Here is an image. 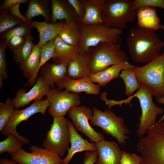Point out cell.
<instances>
[{
    "instance_id": "cell-28",
    "label": "cell",
    "mask_w": 164,
    "mask_h": 164,
    "mask_svg": "<svg viewBox=\"0 0 164 164\" xmlns=\"http://www.w3.org/2000/svg\"><path fill=\"white\" fill-rule=\"evenodd\" d=\"M58 36L67 43L80 47L81 43L80 23L77 21L67 22L64 21Z\"/></svg>"
},
{
    "instance_id": "cell-15",
    "label": "cell",
    "mask_w": 164,
    "mask_h": 164,
    "mask_svg": "<svg viewBox=\"0 0 164 164\" xmlns=\"http://www.w3.org/2000/svg\"><path fill=\"white\" fill-rule=\"evenodd\" d=\"M55 85L60 89L65 88L69 92L77 94L84 92L87 94L95 95L100 93V86L94 84L88 77L72 79L67 76Z\"/></svg>"
},
{
    "instance_id": "cell-27",
    "label": "cell",
    "mask_w": 164,
    "mask_h": 164,
    "mask_svg": "<svg viewBox=\"0 0 164 164\" xmlns=\"http://www.w3.org/2000/svg\"><path fill=\"white\" fill-rule=\"evenodd\" d=\"M51 1L48 0H31L28 4L27 9L23 15L28 22L36 16H43L45 21L51 23Z\"/></svg>"
},
{
    "instance_id": "cell-43",
    "label": "cell",
    "mask_w": 164,
    "mask_h": 164,
    "mask_svg": "<svg viewBox=\"0 0 164 164\" xmlns=\"http://www.w3.org/2000/svg\"><path fill=\"white\" fill-rule=\"evenodd\" d=\"M21 3H19L15 4L8 9L7 10L14 15L22 20L24 22H27L26 19L21 13L19 10V7Z\"/></svg>"
},
{
    "instance_id": "cell-32",
    "label": "cell",
    "mask_w": 164,
    "mask_h": 164,
    "mask_svg": "<svg viewBox=\"0 0 164 164\" xmlns=\"http://www.w3.org/2000/svg\"><path fill=\"white\" fill-rule=\"evenodd\" d=\"M0 12V34L24 22L7 10Z\"/></svg>"
},
{
    "instance_id": "cell-31",
    "label": "cell",
    "mask_w": 164,
    "mask_h": 164,
    "mask_svg": "<svg viewBox=\"0 0 164 164\" xmlns=\"http://www.w3.org/2000/svg\"><path fill=\"white\" fill-rule=\"evenodd\" d=\"M32 28L29 22H24L0 34L2 40L6 42L14 37H26L31 34Z\"/></svg>"
},
{
    "instance_id": "cell-16",
    "label": "cell",
    "mask_w": 164,
    "mask_h": 164,
    "mask_svg": "<svg viewBox=\"0 0 164 164\" xmlns=\"http://www.w3.org/2000/svg\"><path fill=\"white\" fill-rule=\"evenodd\" d=\"M98 156L95 164H120L122 151L115 142L102 140L96 143Z\"/></svg>"
},
{
    "instance_id": "cell-1",
    "label": "cell",
    "mask_w": 164,
    "mask_h": 164,
    "mask_svg": "<svg viewBox=\"0 0 164 164\" xmlns=\"http://www.w3.org/2000/svg\"><path fill=\"white\" fill-rule=\"evenodd\" d=\"M126 44L132 60L146 64L158 57L164 46V42L155 32L138 26L130 29Z\"/></svg>"
},
{
    "instance_id": "cell-40",
    "label": "cell",
    "mask_w": 164,
    "mask_h": 164,
    "mask_svg": "<svg viewBox=\"0 0 164 164\" xmlns=\"http://www.w3.org/2000/svg\"><path fill=\"white\" fill-rule=\"evenodd\" d=\"M25 37L17 36L11 38L8 41L4 42L13 52L19 48L23 43Z\"/></svg>"
},
{
    "instance_id": "cell-23",
    "label": "cell",
    "mask_w": 164,
    "mask_h": 164,
    "mask_svg": "<svg viewBox=\"0 0 164 164\" xmlns=\"http://www.w3.org/2000/svg\"><path fill=\"white\" fill-rule=\"evenodd\" d=\"M136 12L138 27L154 32L160 29V20L155 8L143 6L137 9Z\"/></svg>"
},
{
    "instance_id": "cell-9",
    "label": "cell",
    "mask_w": 164,
    "mask_h": 164,
    "mask_svg": "<svg viewBox=\"0 0 164 164\" xmlns=\"http://www.w3.org/2000/svg\"><path fill=\"white\" fill-rule=\"evenodd\" d=\"M67 119L64 117H53L50 129L47 132L43 147L60 157L63 156L70 144Z\"/></svg>"
},
{
    "instance_id": "cell-19",
    "label": "cell",
    "mask_w": 164,
    "mask_h": 164,
    "mask_svg": "<svg viewBox=\"0 0 164 164\" xmlns=\"http://www.w3.org/2000/svg\"><path fill=\"white\" fill-rule=\"evenodd\" d=\"M91 70L89 56L87 52L80 51L69 63L67 76L72 79L88 77Z\"/></svg>"
},
{
    "instance_id": "cell-46",
    "label": "cell",
    "mask_w": 164,
    "mask_h": 164,
    "mask_svg": "<svg viewBox=\"0 0 164 164\" xmlns=\"http://www.w3.org/2000/svg\"><path fill=\"white\" fill-rule=\"evenodd\" d=\"M160 29L164 31V25L161 24L160 25Z\"/></svg>"
},
{
    "instance_id": "cell-8",
    "label": "cell",
    "mask_w": 164,
    "mask_h": 164,
    "mask_svg": "<svg viewBox=\"0 0 164 164\" xmlns=\"http://www.w3.org/2000/svg\"><path fill=\"white\" fill-rule=\"evenodd\" d=\"M80 51L87 52L90 47L102 42L117 43L122 32V30L111 28L104 24L84 25L80 23Z\"/></svg>"
},
{
    "instance_id": "cell-38",
    "label": "cell",
    "mask_w": 164,
    "mask_h": 164,
    "mask_svg": "<svg viewBox=\"0 0 164 164\" xmlns=\"http://www.w3.org/2000/svg\"><path fill=\"white\" fill-rule=\"evenodd\" d=\"M140 155L134 153L127 152L122 150L120 164H142Z\"/></svg>"
},
{
    "instance_id": "cell-26",
    "label": "cell",
    "mask_w": 164,
    "mask_h": 164,
    "mask_svg": "<svg viewBox=\"0 0 164 164\" xmlns=\"http://www.w3.org/2000/svg\"><path fill=\"white\" fill-rule=\"evenodd\" d=\"M64 21L55 23L44 22L32 21L30 22L32 27L37 29L39 34V40L37 44L42 47L46 42L55 38L62 27Z\"/></svg>"
},
{
    "instance_id": "cell-36",
    "label": "cell",
    "mask_w": 164,
    "mask_h": 164,
    "mask_svg": "<svg viewBox=\"0 0 164 164\" xmlns=\"http://www.w3.org/2000/svg\"><path fill=\"white\" fill-rule=\"evenodd\" d=\"M5 43L0 42V79L3 80L8 78L7 65L5 57V50L6 47Z\"/></svg>"
},
{
    "instance_id": "cell-6",
    "label": "cell",
    "mask_w": 164,
    "mask_h": 164,
    "mask_svg": "<svg viewBox=\"0 0 164 164\" xmlns=\"http://www.w3.org/2000/svg\"><path fill=\"white\" fill-rule=\"evenodd\" d=\"M136 17L132 1L105 0L103 20V24L106 26L122 30Z\"/></svg>"
},
{
    "instance_id": "cell-44",
    "label": "cell",
    "mask_w": 164,
    "mask_h": 164,
    "mask_svg": "<svg viewBox=\"0 0 164 164\" xmlns=\"http://www.w3.org/2000/svg\"><path fill=\"white\" fill-rule=\"evenodd\" d=\"M0 164H18L17 162L12 159L9 160L6 158H1L0 160Z\"/></svg>"
},
{
    "instance_id": "cell-13",
    "label": "cell",
    "mask_w": 164,
    "mask_h": 164,
    "mask_svg": "<svg viewBox=\"0 0 164 164\" xmlns=\"http://www.w3.org/2000/svg\"><path fill=\"white\" fill-rule=\"evenodd\" d=\"M68 113L75 129L82 132L92 142L96 143L104 140L103 134L95 131L90 125L92 109L84 106H76L71 108Z\"/></svg>"
},
{
    "instance_id": "cell-4",
    "label": "cell",
    "mask_w": 164,
    "mask_h": 164,
    "mask_svg": "<svg viewBox=\"0 0 164 164\" xmlns=\"http://www.w3.org/2000/svg\"><path fill=\"white\" fill-rule=\"evenodd\" d=\"M122 39L117 43H100L89 48L87 53L91 74L101 72L113 65L127 61L126 53L121 49Z\"/></svg>"
},
{
    "instance_id": "cell-30",
    "label": "cell",
    "mask_w": 164,
    "mask_h": 164,
    "mask_svg": "<svg viewBox=\"0 0 164 164\" xmlns=\"http://www.w3.org/2000/svg\"><path fill=\"white\" fill-rule=\"evenodd\" d=\"M33 41V38L31 34L25 37V41L22 45L12 52L13 58L15 63L20 65L28 57L34 45Z\"/></svg>"
},
{
    "instance_id": "cell-41",
    "label": "cell",
    "mask_w": 164,
    "mask_h": 164,
    "mask_svg": "<svg viewBox=\"0 0 164 164\" xmlns=\"http://www.w3.org/2000/svg\"><path fill=\"white\" fill-rule=\"evenodd\" d=\"M98 156L97 150L87 151L84 155L83 164H94L95 163Z\"/></svg>"
},
{
    "instance_id": "cell-29",
    "label": "cell",
    "mask_w": 164,
    "mask_h": 164,
    "mask_svg": "<svg viewBox=\"0 0 164 164\" xmlns=\"http://www.w3.org/2000/svg\"><path fill=\"white\" fill-rule=\"evenodd\" d=\"M133 69L128 68L123 70L119 75L125 84V94L128 97L132 95L135 91L138 90L141 87L136 77Z\"/></svg>"
},
{
    "instance_id": "cell-42",
    "label": "cell",
    "mask_w": 164,
    "mask_h": 164,
    "mask_svg": "<svg viewBox=\"0 0 164 164\" xmlns=\"http://www.w3.org/2000/svg\"><path fill=\"white\" fill-rule=\"evenodd\" d=\"M29 0H4L0 6V11L7 10L12 6L19 3L28 4Z\"/></svg>"
},
{
    "instance_id": "cell-14",
    "label": "cell",
    "mask_w": 164,
    "mask_h": 164,
    "mask_svg": "<svg viewBox=\"0 0 164 164\" xmlns=\"http://www.w3.org/2000/svg\"><path fill=\"white\" fill-rule=\"evenodd\" d=\"M50 88L45 83L42 76L38 77L36 83L29 91L26 92L23 88L17 91L15 97L12 99L15 109L23 107L32 101L42 99Z\"/></svg>"
},
{
    "instance_id": "cell-18",
    "label": "cell",
    "mask_w": 164,
    "mask_h": 164,
    "mask_svg": "<svg viewBox=\"0 0 164 164\" xmlns=\"http://www.w3.org/2000/svg\"><path fill=\"white\" fill-rule=\"evenodd\" d=\"M42 47L34 45L32 51L28 57L20 65V68L23 76L28 79L25 84L26 87L34 85L38 73Z\"/></svg>"
},
{
    "instance_id": "cell-45",
    "label": "cell",
    "mask_w": 164,
    "mask_h": 164,
    "mask_svg": "<svg viewBox=\"0 0 164 164\" xmlns=\"http://www.w3.org/2000/svg\"><path fill=\"white\" fill-rule=\"evenodd\" d=\"M157 102L159 104H164V97H159L156 98ZM164 120V113L162 116L158 121H161Z\"/></svg>"
},
{
    "instance_id": "cell-37",
    "label": "cell",
    "mask_w": 164,
    "mask_h": 164,
    "mask_svg": "<svg viewBox=\"0 0 164 164\" xmlns=\"http://www.w3.org/2000/svg\"><path fill=\"white\" fill-rule=\"evenodd\" d=\"M132 2L136 10L143 6L159 7L164 9V0H134Z\"/></svg>"
},
{
    "instance_id": "cell-5",
    "label": "cell",
    "mask_w": 164,
    "mask_h": 164,
    "mask_svg": "<svg viewBox=\"0 0 164 164\" xmlns=\"http://www.w3.org/2000/svg\"><path fill=\"white\" fill-rule=\"evenodd\" d=\"M141 86H145L156 98L164 97V50L158 57L145 65L133 69Z\"/></svg>"
},
{
    "instance_id": "cell-20",
    "label": "cell",
    "mask_w": 164,
    "mask_h": 164,
    "mask_svg": "<svg viewBox=\"0 0 164 164\" xmlns=\"http://www.w3.org/2000/svg\"><path fill=\"white\" fill-rule=\"evenodd\" d=\"M51 23H56L58 20L65 19L67 22L80 20L72 6L68 0H51Z\"/></svg>"
},
{
    "instance_id": "cell-17",
    "label": "cell",
    "mask_w": 164,
    "mask_h": 164,
    "mask_svg": "<svg viewBox=\"0 0 164 164\" xmlns=\"http://www.w3.org/2000/svg\"><path fill=\"white\" fill-rule=\"evenodd\" d=\"M68 127L70 134L71 146L67 150V155L62 159V164H69L74 155L77 152L97 150L96 143L90 142L81 137L70 121H68Z\"/></svg>"
},
{
    "instance_id": "cell-21",
    "label": "cell",
    "mask_w": 164,
    "mask_h": 164,
    "mask_svg": "<svg viewBox=\"0 0 164 164\" xmlns=\"http://www.w3.org/2000/svg\"><path fill=\"white\" fill-rule=\"evenodd\" d=\"M68 63L56 64L47 62L42 67L41 75L46 84L50 88L63 79L67 76Z\"/></svg>"
},
{
    "instance_id": "cell-11",
    "label": "cell",
    "mask_w": 164,
    "mask_h": 164,
    "mask_svg": "<svg viewBox=\"0 0 164 164\" xmlns=\"http://www.w3.org/2000/svg\"><path fill=\"white\" fill-rule=\"evenodd\" d=\"M46 96L50 104L48 112L53 117H64L71 108L81 103L77 94L70 93L55 87L50 88Z\"/></svg>"
},
{
    "instance_id": "cell-39",
    "label": "cell",
    "mask_w": 164,
    "mask_h": 164,
    "mask_svg": "<svg viewBox=\"0 0 164 164\" xmlns=\"http://www.w3.org/2000/svg\"><path fill=\"white\" fill-rule=\"evenodd\" d=\"M72 6L79 18L80 23L83 19L85 14V9L80 0H68Z\"/></svg>"
},
{
    "instance_id": "cell-12",
    "label": "cell",
    "mask_w": 164,
    "mask_h": 164,
    "mask_svg": "<svg viewBox=\"0 0 164 164\" xmlns=\"http://www.w3.org/2000/svg\"><path fill=\"white\" fill-rule=\"evenodd\" d=\"M31 152L21 149L11 153L12 159L19 164H62V159L58 154L46 149L32 145Z\"/></svg>"
},
{
    "instance_id": "cell-10",
    "label": "cell",
    "mask_w": 164,
    "mask_h": 164,
    "mask_svg": "<svg viewBox=\"0 0 164 164\" xmlns=\"http://www.w3.org/2000/svg\"><path fill=\"white\" fill-rule=\"evenodd\" d=\"M50 103L47 100L43 99L36 100L26 108L19 110L15 109L9 120L1 131L4 136H7L10 133H12L19 138L23 143L28 144L30 142L27 138L20 135L17 132V125L23 121H26L33 115L38 113L44 115Z\"/></svg>"
},
{
    "instance_id": "cell-3",
    "label": "cell",
    "mask_w": 164,
    "mask_h": 164,
    "mask_svg": "<svg viewBox=\"0 0 164 164\" xmlns=\"http://www.w3.org/2000/svg\"><path fill=\"white\" fill-rule=\"evenodd\" d=\"M153 96L152 92L148 87L141 85L136 93L127 98L119 101L110 100L109 104L111 107L117 105L121 106L123 104L130 103L133 97L138 99L142 109V114L139 118L140 123L136 132L138 136L141 138L156 122L157 115L164 112L163 109L155 104L152 100Z\"/></svg>"
},
{
    "instance_id": "cell-22",
    "label": "cell",
    "mask_w": 164,
    "mask_h": 164,
    "mask_svg": "<svg viewBox=\"0 0 164 164\" xmlns=\"http://www.w3.org/2000/svg\"><path fill=\"white\" fill-rule=\"evenodd\" d=\"M85 9L81 24L84 25L103 24V12L105 0H80Z\"/></svg>"
},
{
    "instance_id": "cell-35",
    "label": "cell",
    "mask_w": 164,
    "mask_h": 164,
    "mask_svg": "<svg viewBox=\"0 0 164 164\" xmlns=\"http://www.w3.org/2000/svg\"><path fill=\"white\" fill-rule=\"evenodd\" d=\"M55 50L54 39L45 43L42 46L38 72L41 67L53 57Z\"/></svg>"
},
{
    "instance_id": "cell-7",
    "label": "cell",
    "mask_w": 164,
    "mask_h": 164,
    "mask_svg": "<svg viewBox=\"0 0 164 164\" xmlns=\"http://www.w3.org/2000/svg\"><path fill=\"white\" fill-rule=\"evenodd\" d=\"M92 109L93 114L90 124L100 127L106 134L115 138L119 143L125 145V141L129 137L127 135L129 131L123 118L111 110L102 111L94 107Z\"/></svg>"
},
{
    "instance_id": "cell-2",
    "label": "cell",
    "mask_w": 164,
    "mask_h": 164,
    "mask_svg": "<svg viewBox=\"0 0 164 164\" xmlns=\"http://www.w3.org/2000/svg\"><path fill=\"white\" fill-rule=\"evenodd\" d=\"M140 138L136 148L142 164H164V120L156 122Z\"/></svg>"
},
{
    "instance_id": "cell-34",
    "label": "cell",
    "mask_w": 164,
    "mask_h": 164,
    "mask_svg": "<svg viewBox=\"0 0 164 164\" xmlns=\"http://www.w3.org/2000/svg\"><path fill=\"white\" fill-rule=\"evenodd\" d=\"M15 109L12 99L8 97L5 103H0V131L9 120Z\"/></svg>"
},
{
    "instance_id": "cell-24",
    "label": "cell",
    "mask_w": 164,
    "mask_h": 164,
    "mask_svg": "<svg viewBox=\"0 0 164 164\" xmlns=\"http://www.w3.org/2000/svg\"><path fill=\"white\" fill-rule=\"evenodd\" d=\"M135 67L126 61L113 65L99 72L91 74L88 77L93 82L98 83L100 87L104 86L111 81L118 77L122 70L133 68Z\"/></svg>"
},
{
    "instance_id": "cell-25",
    "label": "cell",
    "mask_w": 164,
    "mask_h": 164,
    "mask_svg": "<svg viewBox=\"0 0 164 164\" xmlns=\"http://www.w3.org/2000/svg\"><path fill=\"white\" fill-rule=\"evenodd\" d=\"M55 50L51 59L53 63L59 64L66 63L69 64L80 52L79 47L67 43L58 36L54 39Z\"/></svg>"
},
{
    "instance_id": "cell-33",
    "label": "cell",
    "mask_w": 164,
    "mask_h": 164,
    "mask_svg": "<svg viewBox=\"0 0 164 164\" xmlns=\"http://www.w3.org/2000/svg\"><path fill=\"white\" fill-rule=\"evenodd\" d=\"M23 144L15 135L10 133L5 140L0 142V153L7 152L10 154L15 152L21 149Z\"/></svg>"
}]
</instances>
